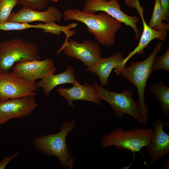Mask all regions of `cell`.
Masks as SVG:
<instances>
[{"mask_svg": "<svg viewBox=\"0 0 169 169\" xmlns=\"http://www.w3.org/2000/svg\"><path fill=\"white\" fill-rule=\"evenodd\" d=\"M75 126L74 120L70 121H65L58 132L35 137L33 142V146L45 156H55L65 169H73L75 158L69 151L66 137Z\"/></svg>", "mask_w": 169, "mask_h": 169, "instance_id": "7a4b0ae2", "label": "cell"}, {"mask_svg": "<svg viewBox=\"0 0 169 169\" xmlns=\"http://www.w3.org/2000/svg\"><path fill=\"white\" fill-rule=\"evenodd\" d=\"M19 3L23 7L40 11L45 8L48 5L47 0H19Z\"/></svg>", "mask_w": 169, "mask_h": 169, "instance_id": "603a6c76", "label": "cell"}, {"mask_svg": "<svg viewBox=\"0 0 169 169\" xmlns=\"http://www.w3.org/2000/svg\"><path fill=\"white\" fill-rule=\"evenodd\" d=\"M18 3L19 0H0V23L8 21L12 9Z\"/></svg>", "mask_w": 169, "mask_h": 169, "instance_id": "44dd1931", "label": "cell"}, {"mask_svg": "<svg viewBox=\"0 0 169 169\" xmlns=\"http://www.w3.org/2000/svg\"><path fill=\"white\" fill-rule=\"evenodd\" d=\"M93 85L98 97L110 105L117 117L121 118L125 115H128L142 124L141 114L139 105L133 98L132 90H125L121 93L109 91L105 89L96 81H94Z\"/></svg>", "mask_w": 169, "mask_h": 169, "instance_id": "8992f818", "label": "cell"}, {"mask_svg": "<svg viewBox=\"0 0 169 169\" xmlns=\"http://www.w3.org/2000/svg\"><path fill=\"white\" fill-rule=\"evenodd\" d=\"M143 26V30L138 45L134 50L128 53L118 66L119 70L125 67L127 61L136 54H143L144 49L147 48L148 44L153 40L157 39L161 41H164L167 37L168 31H158L154 29L149 26L146 22L144 16L141 17Z\"/></svg>", "mask_w": 169, "mask_h": 169, "instance_id": "9a60e30c", "label": "cell"}, {"mask_svg": "<svg viewBox=\"0 0 169 169\" xmlns=\"http://www.w3.org/2000/svg\"><path fill=\"white\" fill-rule=\"evenodd\" d=\"M151 69L152 72L161 69L169 72V46L163 55L158 57L156 56L154 58L152 64Z\"/></svg>", "mask_w": 169, "mask_h": 169, "instance_id": "7402d4cb", "label": "cell"}, {"mask_svg": "<svg viewBox=\"0 0 169 169\" xmlns=\"http://www.w3.org/2000/svg\"><path fill=\"white\" fill-rule=\"evenodd\" d=\"M152 133L153 129L150 127H137L124 130L118 127L104 135L100 144L102 149L113 146L122 151H130L134 157L133 161L136 156V153L139 152L143 158L144 164L147 166L144 155L140 151L148 145Z\"/></svg>", "mask_w": 169, "mask_h": 169, "instance_id": "3957f363", "label": "cell"}, {"mask_svg": "<svg viewBox=\"0 0 169 169\" xmlns=\"http://www.w3.org/2000/svg\"><path fill=\"white\" fill-rule=\"evenodd\" d=\"M74 70L69 66L64 72L59 74H49L41 79L36 83L38 88H42L44 95H48L56 86L66 83L73 84L76 80L74 74Z\"/></svg>", "mask_w": 169, "mask_h": 169, "instance_id": "e0dca14e", "label": "cell"}, {"mask_svg": "<svg viewBox=\"0 0 169 169\" xmlns=\"http://www.w3.org/2000/svg\"><path fill=\"white\" fill-rule=\"evenodd\" d=\"M83 10L92 13H95L97 11L105 12L121 23L131 27L135 33V40L137 41L140 38V31L136 25L139 21V18L124 13L121 10L118 0H86Z\"/></svg>", "mask_w": 169, "mask_h": 169, "instance_id": "9c48e42d", "label": "cell"}, {"mask_svg": "<svg viewBox=\"0 0 169 169\" xmlns=\"http://www.w3.org/2000/svg\"><path fill=\"white\" fill-rule=\"evenodd\" d=\"M35 82L27 81L12 71L0 73V102L27 96H35Z\"/></svg>", "mask_w": 169, "mask_h": 169, "instance_id": "52a82bcc", "label": "cell"}, {"mask_svg": "<svg viewBox=\"0 0 169 169\" xmlns=\"http://www.w3.org/2000/svg\"><path fill=\"white\" fill-rule=\"evenodd\" d=\"M163 16L160 0H155L153 10L148 25L157 30H169V23L163 22Z\"/></svg>", "mask_w": 169, "mask_h": 169, "instance_id": "ffe728a7", "label": "cell"}, {"mask_svg": "<svg viewBox=\"0 0 169 169\" xmlns=\"http://www.w3.org/2000/svg\"><path fill=\"white\" fill-rule=\"evenodd\" d=\"M149 90L153 93L159 102L161 109L162 115L166 119L169 117V87L162 81L149 86Z\"/></svg>", "mask_w": 169, "mask_h": 169, "instance_id": "d6986e66", "label": "cell"}, {"mask_svg": "<svg viewBox=\"0 0 169 169\" xmlns=\"http://www.w3.org/2000/svg\"><path fill=\"white\" fill-rule=\"evenodd\" d=\"M48 1H49L51 3L54 4L57 1V0H47Z\"/></svg>", "mask_w": 169, "mask_h": 169, "instance_id": "83f0119b", "label": "cell"}, {"mask_svg": "<svg viewBox=\"0 0 169 169\" xmlns=\"http://www.w3.org/2000/svg\"><path fill=\"white\" fill-rule=\"evenodd\" d=\"M161 168L163 169H169V160L167 159L162 164Z\"/></svg>", "mask_w": 169, "mask_h": 169, "instance_id": "4316f807", "label": "cell"}, {"mask_svg": "<svg viewBox=\"0 0 169 169\" xmlns=\"http://www.w3.org/2000/svg\"><path fill=\"white\" fill-rule=\"evenodd\" d=\"M124 58L122 54L117 52L108 57L102 58L94 66L87 68L86 70L91 73H95L98 76L101 85H106L112 70L116 67Z\"/></svg>", "mask_w": 169, "mask_h": 169, "instance_id": "2e32d148", "label": "cell"}, {"mask_svg": "<svg viewBox=\"0 0 169 169\" xmlns=\"http://www.w3.org/2000/svg\"><path fill=\"white\" fill-rule=\"evenodd\" d=\"M161 41L157 43L150 55L142 61L131 62L128 67L123 68L120 72L122 77L130 83L136 86L138 93L139 104L141 114L142 125H146L149 118V109L145 100L146 83L151 73V65L154 58L162 47Z\"/></svg>", "mask_w": 169, "mask_h": 169, "instance_id": "277c9868", "label": "cell"}, {"mask_svg": "<svg viewBox=\"0 0 169 169\" xmlns=\"http://www.w3.org/2000/svg\"><path fill=\"white\" fill-rule=\"evenodd\" d=\"M56 91L58 94L66 99L68 104L71 107L74 106L73 102L75 100L88 101L98 105L101 104V100L97 95L93 84L89 82L82 85L75 80L72 87H58Z\"/></svg>", "mask_w": 169, "mask_h": 169, "instance_id": "5bb4252c", "label": "cell"}, {"mask_svg": "<svg viewBox=\"0 0 169 169\" xmlns=\"http://www.w3.org/2000/svg\"><path fill=\"white\" fill-rule=\"evenodd\" d=\"M19 153V152H17L12 156H6L3 158L0 162V169H4L11 160L17 156Z\"/></svg>", "mask_w": 169, "mask_h": 169, "instance_id": "484cf974", "label": "cell"}, {"mask_svg": "<svg viewBox=\"0 0 169 169\" xmlns=\"http://www.w3.org/2000/svg\"><path fill=\"white\" fill-rule=\"evenodd\" d=\"M165 123L158 119L152 123L153 133L148 145L146 147V153L150 156L148 167H151L156 161L166 157L169 153V135L164 130Z\"/></svg>", "mask_w": 169, "mask_h": 169, "instance_id": "7c38bea8", "label": "cell"}, {"mask_svg": "<svg viewBox=\"0 0 169 169\" xmlns=\"http://www.w3.org/2000/svg\"><path fill=\"white\" fill-rule=\"evenodd\" d=\"M63 16L66 21L73 20L84 24L96 41L107 46L114 44L116 33L121 26V23L105 13L96 14L70 8L64 11Z\"/></svg>", "mask_w": 169, "mask_h": 169, "instance_id": "6da1fadb", "label": "cell"}, {"mask_svg": "<svg viewBox=\"0 0 169 169\" xmlns=\"http://www.w3.org/2000/svg\"><path fill=\"white\" fill-rule=\"evenodd\" d=\"M12 72L24 79L32 82L54 73L57 69L50 58L43 60L22 61L16 63L12 67Z\"/></svg>", "mask_w": 169, "mask_h": 169, "instance_id": "30bf717a", "label": "cell"}, {"mask_svg": "<svg viewBox=\"0 0 169 169\" xmlns=\"http://www.w3.org/2000/svg\"><path fill=\"white\" fill-rule=\"evenodd\" d=\"M39 49L35 43L17 37L0 42V73L10 71L17 62L39 60Z\"/></svg>", "mask_w": 169, "mask_h": 169, "instance_id": "5b68a950", "label": "cell"}, {"mask_svg": "<svg viewBox=\"0 0 169 169\" xmlns=\"http://www.w3.org/2000/svg\"><path fill=\"white\" fill-rule=\"evenodd\" d=\"M32 28L41 29L45 33H50L57 35L60 34L61 32L65 33L67 30V26H59L54 22L33 25L27 23H18L8 21L0 23V30L3 31L21 30Z\"/></svg>", "mask_w": 169, "mask_h": 169, "instance_id": "ac0fdd59", "label": "cell"}, {"mask_svg": "<svg viewBox=\"0 0 169 169\" xmlns=\"http://www.w3.org/2000/svg\"><path fill=\"white\" fill-rule=\"evenodd\" d=\"M63 16L56 7L51 6L44 11H36L23 7L16 12L11 13L8 21L18 23H27L40 21L50 23L60 22Z\"/></svg>", "mask_w": 169, "mask_h": 169, "instance_id": "4fadbf2b", "label": "cell"}, {"mask_svg": "<svg viewBox=\"0 0 169 169\" xmlns=\"http://www.w3.org/2000/svg\"><path fill=\"white\" fill-rule=\"evenodd\" d=\"M162 8L164 20L169 22V0H160Z\"/></svg>", "mask_w": 169, "mask_h": 169, "instance_id": "d4e9b609", "label": "cell"}, {"mask_svg": "<svg viewBox=\"0 0 169 169\" xmlns=\"http://www.w3.org/2000/svg\"><path fill=\"white\" fill-rule=\"evenodd\" d=\"M37 106L34 95L10 99L0 102V123H5L13 118L26 116Z\"/></svg>", "mask_w": 169, "mask_h": 169, "instance_id": "8fae6325", "label": "cell"}, {"mask_svg": "<svg viewBox=\"0 0 169 169\" xmlns=\"http://www.w3.org/2000/svg\"><path fill=\"white\" fill-rule=\"evenodd\" d=\"M104 1H114V0H103Z\"/></svg>", "mask_w": 169, "mask_h": 169, "instance_id": "f1b7e54d", "label": "cell"}, {"mask_svg": "<svg viewBox=\"0 0 169 169\" xmlns=\"http://www.w3.org/2000/svg\"><path fill=\"white\" fill-rule=\"evenodd\" d=\"M61 51L67 56L75 58L81 61L87 68L94 66L102 58V52L98 43L86 40L81 43L69 39L57 52Z\"/></svg>", "mask_w": 169, "mask_h": 169, "instance_id": "ba28073f", "label": "cell"}, {"mask_svg": "<svg viewBox=\"0 0 169 169\" xmlns=\"http://www.w3.org/2000/svg\"><path fill=\"white\" fill-rule=\"evenodd\" d=\"M126 4L131 8H135L139 13L140 16L143 15L144 8L141 7L139 0H124Z\"/></svg>", "mask_w": 169, "mask_h": 169, "instance_id": "cb8c5ba5", "label": "cell"}, {"mask_svg": "<svg viewBox=\"0 0 169 169\" xmlns=\"http://www.w3.org/2000/svg\"><path fill=\"white\" fill-rule=\"evenodd\" d=\"M0 124H1V123H0Z\"/></svg>", "mask_w": 169, "mask_h": 169, "instance_id": "f546056e", "label": "cell"}]
</instances>
